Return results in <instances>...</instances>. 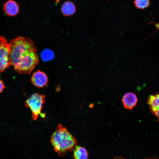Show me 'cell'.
I'll return each instance as SVG.
<instances>
[{
    "label": "cell",
    "instance_id": "9c48e42d",
    "mask_svg": "<svg viewBox=\"0 0 159 159\" xmlns=\"http://www.w3.org/2000/svg\"><path fill=\"white\" fill-rule=\"evenodd\" d=\"M61 11L66 16H69L74 15L76 12V8L74 4L70 1L64 2L61 7Z\"/></svg>",
    "mask_w": 159,
    "mask_h": 159
},
{
    "label": "cell",
    "instance_id": "6da1fadb",
    "mask_svg": "<svg viewBox=\"0 0 159 159\" xmlns=\"http://www.w3.org/2000/svg\"><path fill=\"white\" fill-rule=\"evenodd\" d=\"M9 44L11 65L18 73L29 74L39 61L33 42L29 38L19 37Z\"/></svg>",
    "mask_w": 159,
    "mask_h": 159
},
{
    "label": "cell",
    "instance_id": "277c9868",
    "mask_svg": "<svg viewBox=\"0 0 159 159\" xmlns=\"http://www.w3.org/2000/svg\"><path fill=\"white\" fill-rule=\"evenodd\" d=\"M10 52L9 43L5 37L0 36V73L11 65Z\"/></svg>",
    "mask_w": 159,
    "mask_h": 159
},
{
    "label": "cell",
    "instance_id": "52a82bcc",
    "mask_svg": "<svg viewBox=\"0 0 159 159\" xmlns=\"http://www.w3.org/2000/svg\"><path fill=\"white\" fill-rule=\"evenodd\" d=\"M4 12L8 16H13L16 15L19 11V7L17 3L13 0H9L4 5Z\"/></svg>",
    "mask_w": 159,
    "mask_h": 159
},
{
    "label": "cell",
    "instance_id": "7c38bea8",
    "mask_svg": "<svg viewBox=\"0 0 159 159\" xmlns=\"http://www.w3.org/2000/svg\"><path fill=\"white\" fill-rule=\"evenodd\" d=\"M134 3L137 8L144 9L149 6L150 3L149 0H135Z\"/></svg>",
    "mask_w": 159,
    "mask_h": 159
},
{
    "label": "cell",
    "instance_id": "8fae6325",
    "mask_svg": "<svg viewBox=\"0 0 159 159\" xmlns=\"http://www.w3.org/2000/svg\"><path fill=\"white\" fill-rule=\"evenodd\" d=\"M41 57L44 61H49L54 58V54L52 51L49 49H45L41 52Z\"/></svg>",
    "mask_w": 159,
    "mask_h": 159
},
{
    "label": "cell",
    "instance_id": "5bb4252c",
    "mask_svg": "<svg viewBox=\"0 0 159 159\" xmlns=\"http://www.w3.org/2000/svg\"><path fill=\"white\" fill-rule=\"evenodd\" d=\"M145 159H158V158H146Z\"/></svg>",
    "mask_w": 159,
    "mask_h": 159
},
{
    "label": "cell",
    "instance_id": "30bf717a",
    "mask_svg": "<svg viewBox=\"0 0 159 159\" xmlns=\"http://www.w3.org/2000/svg\"><path fill=\"white\" fill-rule=\"evenodd\" d=\"M73 157L74 159H87L88 153L84 147L76 146L74 148Z\"/></svg>",
    "mask_w": 159,
    "mask_h": 159
},
{
    "label": "cell",
    "instance_id": "8992f818",
    "mask_svg": "<svg viewBox=\"0 0 159 159\" xmlns=\"http://www.w3.org/2000/svg\"><path fill=\"white\" fill-rule=\"evenodd\" d=\"M138 101V99L136 95L131 92L125 94L122 99L124 107L129 110L133 108L136 105Z\"/></svg>",
    "mask_w": 159,
    "mask_h": 159
},
{
    "label": "cell",
    "instance_id": "ba28073f",
    "mask_svg": "<svg viewBox=\"0 0 159 159\" xmlns=\"http://www.w3.org/2000/svg\"><path fill=\"white\" fill-rule=\"evenodd\" d=\"M159 94L156 93L150 95L148 98V103L152 113L158 118L159 117Z\"/></svg>",
    "mask_w": 159,
    "mask_h": 159
},
{
    "label": "cell",
    "instance_id": "9a60e30c",
    "mask_svg": "<svg viewBox=\"0 0 159 159\" xmlns=\"http://www.w3.org/2000/svg\"><path fill=\"white\" fill-rule=\"evenodd\" d=\"M60 0H56V2L57 3H58V2H59V1Z\"/></svg>",
    "mask_w": 159,
    "mask_h": 159
},
{
    "label": "cell",
    "instance_id": "4fadbf2b",
    "mask_svg": "<svg viewBox=\"0 0 159 159\" xmlns=\"http://www.w3.org/2000/svg\"><path fill=\"white\" fill-rule=\"evenodd\" d=\"M5 87V86L3 82L0 80V93H1L3 91Z\"/></svg>",
    "mask_w": 159,
    "mask_h": 159
},
{
    "label": "cell",
    "instance_id": "5b68a950",
    "mask_svg": "<svg viewBox=\"0 0 159 159\" xmlns=\"http://www.w3.org/2000/svg\"><path fill=\"white\" fill-rule=\"evenodd\" d=\"M31 81L36 87L42 88L47 85L48 79L44 72L39 70L33 73L31 78Z\"/></svg>",
    "mask_w": 159,
    "mask_h": 159
},
{
    "label": "cell",
    "instance_id": "3957f363",
    "mask_svg": "<svg viewBox=\"0 0 159 159\" xmlns=\"http://www.w3.org/2000/svg\"><path fill=\"white\" fill-rule=\"evenodd\" d=\"M45 102V95L39 93L32 94L26 100V106L29 107L31 110L32 118L34 120H36L41 113Z\"/></svg>",
    "mask_w": 159,
    "mask_h": 159
},
{
    "label": "cell",
    "instance_id": "7a4b0ae2",
    "mask_svg": "<svg viewBox=\"0 0 159 159\" xmlns=\"http://www.w3.org/2000/svg\"><path fill=\"white\" fill-rule=\"evenodd\" d=\"M50 142L54 150L60 156L73 150L77 144L76 139L67 128L59 124L51 137Z\"/></svg>",
    "mask_w": 159,
    "mask_h": 159
}]
</instances>
